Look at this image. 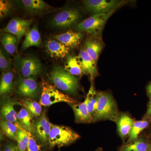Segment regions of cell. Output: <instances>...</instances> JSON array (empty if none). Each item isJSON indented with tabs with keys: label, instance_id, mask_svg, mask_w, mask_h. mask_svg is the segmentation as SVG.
<instances>
[{
	"label": "cell",
	"instance_id": "obj_13",
	"mask_svg": "<svg viewBox=\"0 0 151 151\" xmlns=\"http://www.w3.org/2000/svg\"><path fill=\"white\" fill-rule=\"evenodd\" d=\"M135 121L129 114L119 113L116 122L120 137L123 141L129 136L131 128Z\"/></svg>",
	"mask_w": 151,
	"mask_h": 151
},
{
	"label": "cell",
	"instance_id": "obj_4",
	"mask_svg": "<svg viewBox=\"0 0 151 151\" xmlns=\"http://www.w3.org/2000/svg\"><path fill=\"white\" fill-rule=\"evenodd\" d=\"M64 102L68 104L77 103L74 100L67 94L60 92L54 85L49 84L43 80L42 83L41 92L40 103L44 106H50L55 103Z\"/></svg>",
	"mask_w": 151,
	"mask_h": 151
},
{
	"label": "cell",
	"instance_id": "obj_10",
	"mask_svg": "<svg viewBox=\"0 0 151 151\" xmlns=\"http://www.w3.org/2000/svg\"><path fill=\"white\" fill-rule=\"evenodd\" d=\"M19 65L20 71L24 78L32 77L42 72L41 63L34 57L22 58L20 60Z\"/></svg>",
	"mask_w": 151,
	"mask_h": 151
},
{
	"label": "cell",
	"instance_id": "obj_23",
	"mask_svg": "<svg viewBox=\"0 0 151 151\" xmlns=\"http://www.w3.org/2000/svg\"><path fill=\"white\" fill-rule=\"evenodd\" d=\"M18 119L22 128L34 135L35 122L31 113L24 108H22L17 113Z\"/></svg>",
	"mask_w": 151,
	"mask_h": 151
},
{
	"label": "cell",
	"instance_id": "obj_30",
	"mask_svg": "<svg viewBox=\"0 0 151 151\" xmlns=\"http://www.w3.org/2000/svg\"><path fill=\"white\" fill-rule=\"evenodd\" d=\"M29 139V137L27 131L22 127H19L16 141L20 151H26Z\"/></svg>",
	"mask_w": 151,
	"mask_h": 151
},
{
	"label": "cell",
	"instance_id": "obj_11",
	"mask_svg": "<svg viewBox=\"0 0 151 151\" xmlns=\"http://www.w3.org/2000/svg\"><path fill=\"white\" fill-rule=\"evenodd\" d=\"M79 13L74 9H68L58 13L53 18L52 24L56 27L66 28L75 24L79 18Z\"/></svg>",
	"mask_w": 151,
	"mask_h": 151
},
{
	"label": "cell",
	"instance_id": "obj_18",
	"mask_svg": "<svg viewBox=\"0 0 151 151\" xmlns=\"http://www.w3.org/2000/svg\"><path fill=\"white\" fill-rule=\"evenodd\" d=\"M14 76L13 72L10 70L4 71L2 74L0 83V94L5 98L13 92L14 87Z\"/></svg>",
	"mask_w": 151,
	"mask_h": 151
},
{
	"label": "cell",
	"instance_id": "obj_12",
	"mask_svg": "<svg viewBox=\"0 0 151 151\" xmlns=\"http://www.w3.org/2000/svg\"><path fill=\"white\" fill-rule=\"evenodd\" d=\"M83 37L81 32H76L70 29L63 33L55 35L54 37L68 48L72 49L78 47Z\"/></svg>",
	"mask_w": 151,
	"mask_h": 151
},
{
	"label": "cell",
	"instance_id": "obj_2",
	"mask_svg": "<svg viewBox=\"0 0 151 151\" xmlns=\"http://www.w3.org/2000/svg\"><path fill=\"white\" fill-rule=\"evenodd\" d=\"M48 76L57 88L67 94L76 95L80 89L78 78L61 66L53 68Z\"/></svg>",
	"mask_w": 151,
	"mask_h": 151
},
{
	"label": "cell",
	"instance_id": "obj_31",
	"mask_svg": "<svg viewBox=\"0 0 151 151\" xmlns=\"http://www.w3.org/2000/svg\"><path fill=\"white\" fill-rule=\"evenodd\" d=\"M28 134L29 139L26 151H43L40 145L37 143L33 135L29 132H28Z\"/></svg>",
	"mask_w": 151,
	"mask_h": 151
},
{
	"label": "cell",
	"instance_id": "obj_38",
	"mask_svg": "<svg viewBox=\"0 0 151 151\" xmlns=\"http://www.w3.org/2000/svg\"><path fill=\"white\" fill-rule=\"evenodd\" d=\"M150 151H151V139L150 140Z\"/></svg>",
	"mask_w": 151,
	"mask_h": 151
},
{
	"label": "cell",
	"instance_id": "obj_14",
	"mask_svg": "<svg viewBox=\"0 0 151 151\" xmlns=\"http://www.w3.org/2000/svg\"><path fill=\"white\" fill-rule=\"evenodd\" d=\"M78 56L85 73L86 75L89 76L90 79L93 81L98 74L97 63L87 54L84 48L80 50Z\"/></svg>",
	"mask_w": 151,
	"mask_h": 151
},
{
	"label": "cell",
	"instance_id": "obj_35",
	"mask_svg": "<svg viewBox=\"0 0 151 151\" xmlns=\"http://www.w3.org/2000/svg\"><path fill=\"white\" fill-rule=\"evenodd\" d=\"M150 99L147 111L143 119H150L151 120V98H150Z\"/></svg>",
	"mask_w": 151,
	"mask_h": 151
},
{
	"label": "cell",
	"instance_id": "obj_5",
	"mask_svg": "<svg viewBox=\"0 0 151 151\" xmlns=\"http://www.w3.org/2000/svg\"><path fill=\"white\" fill-rule=\"evenodd\" d=\"M115 12L113 11L108 13L94 15L78 24L77 29L87 32L93 37H99L106 22Z\"/></svg>",
	"mask_w": 151,
	"mask_h": 151
},
{
	"label": "cell",
	"instance_id": "obj_15",
	"mask_svg": "<svg viewBox=\"0 0 151 151\" xmlns=\"http://www.w3.org/2000/svg\"><path fill=\"white\" fill-rule=\"evenodd\" d=\"M88 99L87 97L84 102L81 103L69 104L73 109L75 122L77 123H90L92 122V118L88 112Z\"/></svg>",
	"mask_w": 151,
	"mask_h": 151
},
{
	"label": "cell",
	"instance_id": "obj_22",
	"mask_svg": "<svg viewBox=\"0 0 151 151\" xmlns=\"http://www.w3.org/2000/svg\"><path fill=\"white\" fill-rule=\"evenodd\" d=\"M119 151H150V141L140 137L132 142L124 144Z\"/></svg>",
	"mask_w": 151,
	"mask_h": 151
},
{
	"label": "cell",
	"instance_id": "obj_27",
	"mask_svg": "<svg viewBox=\"0 0 151 151\" xmlns=\"http://www.w3.org/2000/svg\"><path fill=\"white\" fill-rule=\"evenodd\" d=\"M1 43L6 51L12 55L15 52L18 46V40L13 35L6 33L1 38Z\"/></svg>",
	"mask_w": 151,
	"mask_h": 151
},
{
	"label": "cell",
	"instance_id": "obj_36",
	"mask_svg": "<svg viewBox=\"0 0 151 151\" xmlns=\"http://www.w3.org/2000/svg\"><path fill=\"white\" fill-rule=\"evenodd\" d=\"M146 91H147V94L150 99L151 98V81L147 85Z\"/></svg>",
	"mask_w": 151,
	"mask_h": 151
},
{
	"label": "cell",
	"instance_id": "obj_20",
	"mask_svg": "<svg viewBox=\"0 0 151 151\" xmlns=\"http://www.w3.org/2000/svg\"><path fill=\"white\" fill-rule=\"evenodd\" d=\"M63 68L74 76H82L86 74L78 56L68 57Z\"/></svg>",
	"mask_w": 151,
	"mask_h": 151
},
{
	"label": "cell",
	"instance_id": "obj_6",
	"mask_svg": "<svg viewBox=\"0 0 151 151\" xmlns=\"http://www.w3.org/2000/svg\"><path fill=\"white\" fill-rule=\"evenodd\" d=\"M122 3L116 0H87L84 4L86 10L95 15L116 11Z\"/></svg>",
	"mask_w": 151,
	"mask_h": 151
},
{
	"label": "cell",
	"instance_id": "obj_1",
	"mask_svg": "<svg viewBox=\"0 0 151 151\" xmlns=\"http://www.w3.org/2000/svg\"><path fill=\"white\" fill-rule=\"evenodd\" d=\"M97 108L93 116V122L102 120L116 122L119 113L116 100L109 92H99L96 94Z\"/></svg>",
	"mask_w": 151,
	"mask_h": 151
},
{
	"label": "cell",
	"instance_id": "obj_32",
	"mask_svg": "<svg viewBox=\"0 0 151 151\" xmlns=\"http://www.w3.org/2000/svg\"><path fill=\"white\" fill-rule=\"evenodd\" d=\"M10 67V62L7 54L2 49L0 51V69L1 71L8 70Z\"/></svg>",
	"mask_w": 151,
	"mask_h": 151
},
{
	"label": "cell",
	"instance_id": "obj_25",
	"mask_svg": "<svg viewBox=\"0 0 151 151\" xmlns=\"http://www.w3.org/2000/svg\"><path fill=\"white\" fill-rule=\"evenodd\" d=\"M151 123L150 119H144L141 121H136L131 128L128 136V140L125 144H128L137 140L141 132L147 129Z\"/></svg>",
	"mask_w": 151,
	"mask_h": 151
},
{
	"label": "cell",
	"instance_id": "obj_3",
	"mask_svg": "<svg viewBox=\"0 0 151 151\" xmlns=\"http://www.w3.org/2000/svg\"><path fill=\"white\" fill-rule=\"evenodd\" d=\"M80 136L70 127L52 124L49 136L48 144L51 148L70 145Z\"/></svg>",
	"mask_w": 151,
	"mask_h": 151
},
{
	"label": "cell",
	"instance_id": "obj_29",
	"mask_svg": "<svg viewBox=\"0 0 151 151\" xmlns=\"http://www.w3.org/2000/svg\"><path fill=\"white\" fill-rule=\"evenodd\" d=\"M96 94L97 92L94 89L93 84L92 83L86 97L88 99L87 106H88V112H89V116L92 118V122H93V116H94L97 107V100L96 97Z\"/></svg>",
	"mask_w": 151,
	"mask_h": 151
},
{
	"label": "cell",
	"instance_id": "obj_17",
	"mask_svg": "<svg viewBox=\"0 0 151 151\" xmlns=\"http://www.w3.org/2000/svg\"><path fill=\"white\" fill-rule=\"evenodd\" d=\"M45 47L47 53L54 58H64L70 51V49L61 42L52 40L47 42Z\"/></svg>",
	"mask_w": 151,
	"mask_h": 151
},
{
	"label": "cell",
	"instance_id": "obj_39",
	"mask_svg": "<svg viewBox=\"0 0 151 151\" xmlns=\"http://www.w3.org/2000/svg\"><path fill=\"white\" fill-rule=\"evenodd\" d=\"M150 135H151V132H150Z\"/></svg>",
	"mask_w": 151,
	"mask_h": 151
},
{
	"label": "cell",
	"instance_id": "obj_19",
	"mask_svg": "<svg viewBox=\"0 0 151 151\" xmlns=\"http://www.w3.org/2000/svg\"><path fill=\"white\" fill-rule=\"evenodd\" d=\"M24 7L29 13L40 14L50 9V6L42 0H22Z\"/></svg>",
	"mask_w": 151,
	"mask_h": 151
},
{
	"label": "cell",
	"instance_id": "obj_7",
	"mask_svg": "<svg viewBox=\"0 0 151 151\" xmlns=\"http://www.w3.org/2000/svg\"><path fill=\"white\" fill-rule=\"evenodd\" d=\"M17 94L20 97L37 99L40 96V90L37 81L32 77L22 78L19 81Z\"/></svg>",
	"mask_w": 151,
	"mask_h": 151
},
{
	"label": "cell",
	"instance_id": "obj_37",
	"mask_svg": "<svg viewBox=\"0 0 151 151\" xmlns=\"http://www.w3.org/2000/svg\"><path fill=\"white\" fill-rule=\"evenodd\" d=\"M95 151H103V150L102 148L98 147Z\"/></svg>",
	"mask_w": 151,
	"mask_h": 151
},
{
	"label": "cell",
	"instance_id": "obj_24",
	"mask_svg": "<svg viewBox=\"0 0 151 151\" xmlns=\"http://www.w3.org/2000/svg\"><path fill=\"white\" fill-rule=\"evenodd\" d=\"M103 47V43L96 40H87L84 45V50L97 63Z\"/></svg>",
	"mask_w": 151,
	"mask_h": 151
},
{
	"label": "cell",
	"instance_id": "obj_34",
	"mask_svg": "<svg viewBox=\"0 0 151 151\" xmlns=\"http://www.w3.org/2000/svg\"><path fill=\"white\" fill-rule=\"evenodd\" d=\"M1 151H20L17 144L13 142L6 143Z\"/></svg>",
	"mask_w": 151,
	"mask_h": 151
},
{
	"label": "cell",
	"instance_id": "obj_33",
	"mask_svg": "<svg viewBox=\"0 0 151 151\" xmlns=\"http://www.w3.org/2000/svg\"><path fill=\"white\" fill-rule=\"evenodd\" d=\"M12 7V5L10 1H0V17L1 18L7 15L11 12Z\"/></svg>",
	"mask_w": 151,
	"mask_h": 151
},
{
	"label": "cell",
	"instance_id": "obj_21",
	"mask_svg": "<svg viewBox=\"0 0 151 151\" xmlns=\"http://www.w3.org/2000/svg\"><path fill=\"white\" fill-rule=\"evenodd\" d=\"M41 45L42 40L40 33L37 27L34 26L26 34L22 47L23 50H25L31 47H40Z\"/></svg>",
	"mask_w": 151,
	"mask_h": 151
},
{
	"label": "cell",
	"instance_id": "obj_26",
	"mask_svg": "<svg viewBox=\"0 0 151 151\" xmlns=\"http://www.w3.org/2000/svg\"><path fill=\"white\" fill-rule=\"evenodd\" d=\"M19 103L35 118L38 119L41 116L42 113V105L34 99L25 98L21 100Z\"/></svg>",
	"mask_w": 151,
	"mask_h": 151
},
{
	"label": "cell",
	"instance_id": "obj_8",
	"mask_svg": "<svg viewBox=\"0 0 151 151\" xmlns=\"http://www.w3.org/2000/svg\"><path fill=\"white\" fill-rule=\"evenodd\" d=\"M52 124L47 117L45 111H44L40 117L35 122L34 135L42 145L48 144L49 136Z\"/></svg>",
	"mask_w": 151,
	"mask_h": 151
},
{
	"label": "cell",
	"instance_id": "obj_9",
	"mask_svg": "<svg viewBox=\"0 0 151 151\" xmlns=\"http://www.w3.org/2000/svg\"><path fill=\"white\" fill-rule=\"evenodd\" d=\"M32 22V19H25L20 18L12 19L6 26L2 30V31L16 37L19 45L21 38L27 32Z\"/></svg>",
	"mask_w": 151,
	"mask_h": 151
},
{
	"label": "cell",
	"instance_id": "obj_28",
	"mask_svg": "<svg viewBox=\"0 0 151 151\" xmlns=\"http://www.w3.org/2000/svg\"><path fill=\"white\" fill-rule=\"evenodd\" d=\"M1 127L3 133L7 137L17 141L19 127L16 125L2 119L1 121Z\"/></svg>",
	"mask_w": 151,
	"mask_h": 151
},
{
	"label": "cell",
	"instance_id": "obj_16",
	"mask_svg": "<svg viewBox=\"0 0 151 151\" xmlns=\"http://www.w3.org/2000/svg\"><path fill=\"white\" fill-rule=\"evenodd\" d=\"M14 102L10 99H6L3 102L1 109V116L3 120L11 122L18 127H22L18 119L17 113L14 108Z\"/></svg>",
	"mask_w": 151,
	"mask_h": 151
}]
</instances>
